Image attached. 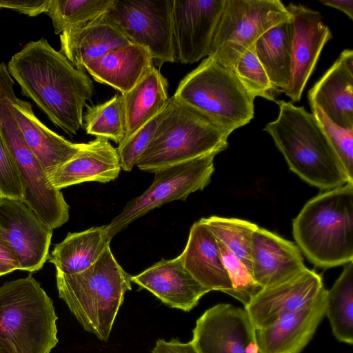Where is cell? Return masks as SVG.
Here are the masks:
<instances>
[{
	"label": "cell",
	"mask_w": 353,
	"mask_h": 353,
	"mask_svg": "<svg viewBox=\"0 0 353 353\" xmlns=\"http://www.w3.org/2000/svg\"><path fill=\"white\" fill-rule=\"evenodd\" d=\"M164 110V109H163ZM163 110L130 137L119 144L117 150L121 169L131 171L150 143L163 116Z\"/></svg>",
	"instance_id": "obj_35"
},
{
	"label": "cell",
	"mask_w": 353,
	"mask_h": 353,
	"mask_svg": "<svg viewBox=\"0 0 353 353\" xmlns=\"http://www.w3.org/2000/svg\"><path fill=\"white\" fill-rule=\"evenodd\" d=\"M224 0H172V29L176 61L194 63L208 57Z\"/></svg>",
	"instance_id": "obj_13"
},
{
	"label": "cell",
	"mask_w": 353,
	"mask_h": 353,
	"mask_svg": "<svg viewBox=\"0 0 353 353\" xmlns=\"http://www.w3.org/2000/svg\"><path fill=\"white\" fill-rule=\"evenodd\" d=\"M50 0H0V9H9L29 17L46 13Z\"/></svg>",
	"instance_id": "obj_37"
},
{
	"label": "cell",
	"mask_w": 353,
	"mask_h": 353,
	"mask_svg": "<svg viewBox=\"0 0 353 353\" xmlns=\"http://www.w3.org/2000/svg\"><path fill=\"white\" fill-rule=\"evenodd\" d=\"M286 9L292 17V76L289 85L282 90L293 102L299 101L306 83L313 72L321 52L332 37L318 11L301 4L290 3Z\"/></svg>",
	"instance_id": "obj_15"
},
{
	"label": "cell",
	"mask_w": 353,
	"mask_h": 353,
	"mask_svg": "<svg viewBox=\"0 0 353 353\" xmlns=\"http://www.w3.org/2000/svg\"><path fill=\"white\" fill-rule=\"evenodd\" d=\"M326 290L321 276L306 268L285 282L263 288L244 308L259 329L311 306Z\"/></svg>",
	"instance_id": "obj_14"
},
{
	"label": "cell",
	"mask_w": 353,
	"mask_h": 353,
	"mask_svg": "<svg viewBox=\"0 0 353 353\" xmlns=\"http://www.w3.org/2000/svg\"><path fill=\"white\" fill-rule=\"evenodd\" d=\"M217 242L223 264L232 283V297L245 307L263 288L256 283L252 274L242 262L221 242L218 240Z\"/></svg>",
	"instance_id": "obj_34"
},
{
	"label": "cell",
	"mask_w": 353,
	"mask_h": 353,
	"mask_svg": "<svg viewBox=\"0 0 353 353\" xmlns=\"http://www.w3.org/2000/svg\"><path fill=\"white\" fill-rule=\"evenodd\" d=\"M216 154H206L155 172L151 185L129 201L123 210L107 225L109 237L126 228L150 210L174 201H185L192 192L203 190L214 171Z\"/></svg>",
	"instance_id": "obj_10"
},
{
	"label": "cell",
	"mask_w": 353,
	"mask_h": 353,
	"mask_svg": "<svg viewBox=\"0 0 353 353\" xmlns=\"http://www.w3.org/2000/svg\"><path fill=\"white\" fill-rule=\"evenodd\" d=\"M152 353H198L191 341L182 343L176 339L166 341L159 339Z\"/></svg>",
	"instance_id": "obj_38"
},
{
	"label": "cell",
	"mask_w": 353,
	"mask_h": 353,
	"mask_svg": "<svg viewBox=\"0 0 353 353\" xmlns=\"http://www.w3.org/2000/svg\"><path fill=\"white\" fill-rule=\"evenodd\" d=\"M113 0H50L46 14L51 19L56 34L101 17Z\"/></svg>",
	"instance_id": "obj_31"
},
{
	"label": "cell",
	"mask_w": 353,
	"mask_h": 353,
	"mask_svg": "<svg viewBox=\"0 0 353 353\" xmlns=\"http://www.w3.org/2000/svg\"><path fill=\"white\" fill-rule=\"evenodd\" d=\"M311 108L317 107L334 123L353 128V51L344 50L308 92Z\"/></svg>",
	"instance_id": "obj_18"
},
{
	"label": "cell",
	"mask_w": 353,
	"mask_h": 353,
	"mask_svg": "<svg viewBox=\"0 0 353 353\" xmlns=\"http://www.w3.org/2000/svg\"><path fill=\"white\" fill-rule=\"evenodd\" d=\"M173 97L206 114L229 134L254 114L255 97L233 70L210 57L180 81Z\"/></svg>",
	"instance_id": "obj_7"
},
{
	"label": "cell",
	"mask_w": 353,
	"mask_h": 353,
	"mask_svg": "<svg viewBox=\"0 0 353 353\" xmlns=\"http://www.w3.org/2000/svg\"><path fill=\"white\" fill-rule=\"evenodd\" d=\"M233 72L245 87L254 97H261L274 101L271 91L275 88L258 59L254 46L246 50L235 65Z\"/></svg>",
	"instance_id": "obj_32"
},
{
	"label": "cell",
	"mask_w": 353,
	"mask_h": 353,
	"mask_svg": "<svg viewBox=\"0 0 353 353\" xmlns=\"http://www.w3.org/2000/svg\"><path fill=\"white\" fill-rule=\"evenodd\" d=\"M291 18L279 0H224L208 57L233 70L263 33Z\"/></svg>",
	"instance_id": "obj_8"
},
{
	"label": "cell",
	"mask_w": 353,
	"mask_h": 353,
	"mask_svg": "<svg viewBox=\"0 0 353 353\" xmlns=\"http://www.w3.org/2000/svg\"><path fill=\"white\" fill-rule=\"evenodd\" d=\"M320 2L325 6L332 7L343 12L350 19L353 20L352 0H321Z\"/></svg>",
	"instance_id": "obj_39"
},
{
	"label": "cell",
	"mask_w": 353,
	"mask_h": 353,
	"mask_svg": "<svg viewBox=\"0 0 353 353\" xmlns=\"http://www.w3.org/2000/svg\"><path fill=\"white\" fill-rule=\"evenodd\" d=\"M86 107L83 117L86 133L120 144L127 132L123 95L117 94L103 103Z\"/></svg>",
	"instance_id": "obj_29"
},
{
	"label": "cell",
	"mask_w": 353,
	"mask_h": 353,
	"mask_svg": "<svg viewBox=\"0 0 353 353\" xmlns=\"http://www.w3.org/2000/svg\"><path fill=\"white\" fill-rule=\"evenodd\" d=\"M121 167L117 148L109 140L97 137L84 143L72 159L48 174L58 190L88 181L108 183L116 179Z\"/></svg>",
	"instance_id": "obj_20"
},
{
	"label": "cell",
	"mask_w": 353,
	"mask_h": 353,
	"mask_svg": "<svg viewBox=\"0 0 353 353\" xmlns=\"http://www.w3.org/2000/svg\"><path fill=\"white\" fill-rule=\"evenodd\" d=\"M59 297L83 329L106 342L127 291L131 276L115 259L110 245L85 270L56 273Z\"/></svg>",
	"instance_id": "obj_4"
},
{
	"label": "cell",
	"mask_w": 353,
	"mask_h": 353,
	"mask_svg": "<svg viewBox=\"0 0 353 353\" xmlns=\"http://www.w3.org/2000/svg\"><path fill=\"white\" fill-rule=\"evenodd\" d=\"M0 263L8 265L16 270L20 269L16 256L4 244L0 242Z\"/></svg>",
	"instance_id": "obj_40"
},
{
	"label": "cell",
	"mask_w": 353,
	"mask_h": 353,
	"mask_svg": "<svg viewBox=\"0 0 353 353\" xmlns=\"http://www.w3.org/2000/svg\"><path fill=\"white\" fill-rule=\"evenodd\" d=\"M111 240L107 225L69 232L55 245L48 259L57 271L65 274L77 273L92 265L110 245Z\"/></svg>",
	"instance_id": "obj_25"
},
{
	"label": "cell",
	"mask_w": 353,
	"mask_h": 353,
	"mask_svg": "<svg viewBox=\"0 0 353 353\" xmlns=\"http://www.w3.org/2000/svg\"><path fill=\"white\" fill-rule=\"evenodd\" d=\"M311 108L312 114L318 121L345 172L353 181V128L340 127L319 108Z\"/></svg>",
	"instance_id": "obj_33"
},
{
	"label": "cell",
	"mask_w": 353,
	"mask_h": 353,
	"mask_svg": "<svg viewBox=\"0 0 353 353\" xmlns=\"http://www.w3.org/2000/svg\"><path fill=\"white\" fill-rule=\"evenodd\" d=\"M327 290L311 306L256 329L260 353H301L325 316Z\"/></svg>",
	"instance_id": "obj_19"
},
{
	"label": "cell",
	"mask_w": 353,
	"mask_h": 353,
	"mask_svg": "<svg viewBox=\"0 0 353 353\" xmlns=\"http://www.w3.org/2000/svg\"><path fill=\"white\" fill-rule=\"evenodd\" d=\"M229 135L206 114L172 96L136 165L155 173L206 154H217L227 148Z\"/></svg>",
	"instance_id": "obj_5"
},
{
	"label": "cell",
	"mask_w": 353,
	"mask_h": 353,
	"mask_svg": "<svg viewBox=\"0 0 353 353\" xmlns=\"http://www.w3.org/2000/svg\"><path fill=\"white\" fill-rule=\"evenodd\" d=\"M325 316L334 337L353 343V262L345 264L339 277L327 291Z\"/></svg>",
	"instance_id": "obj_28"
},
{
	"label": "cell",
	"mask_w": 353,
	"mask_h": 353,
	"mask_svg": "<svg viewBox=\"0 0 353 353\" xmlns=\"http://www.w3.org/2000/svg\"><path fill=\"white\" fill-rule=\"evenodd\" d=\"M168 85L167 79L154 66L134 88L122 94L127 118V132L123 141L165 108L170 99Z\"/></svg>",
	"instance_id": "obj_27"
},
{
	"label": "cell",
	"mask_w": 353,
	"mask_h": 353,
	"mask_svg": "<svg viewBox=\"0 0 353 353\" xmlns=\"http://www.w3.org/2000/svg\"><path fill=\"white\" fill-rule=\"evenodd\" d=\"M131 282L145 289L170 307L189 312L200 299L210 292L185 269L180 255L161 259L139 274Z\"/></svg>",
	"instance_id": "obj_16"
},
{
	"label": "cell",
	"mask_w": 353,
	"mask_h": 353,
	"mask_svg": "<svg viewBox=\"0 0 353 353\" xmlns=\"http://www.w3.org/2000/svg\"><path fill=\"white\" fill-rule=\"evenodd\" d=\"M172 0H113L99 19L117 28L129 41L147 48L156 64L175 62Z\"/></svg>",
	"instance_id": "obj_9"
},
{
	"label": "cell",
	"mask_w": 353,
	"mask_h": 353,
	"mask_svg": "<svg viewBox=\"0 0 353 353\" xmlns=\"http://www.w3.org/2000/svg\"><path fill=\"white\" fill-rule=\"evenodd\" d=\"M23 94L68 134L83 126V108L94 94L91 79L76 68L46 39L27 43L8 63Z\"/></svg>",
	"instance_id": "obj_1"
},
{
	"label": "cell",
	"mask_w": 353,
	"mask_h": 353,
	"mask_svg": "<svg viewBox=\"0 0 353 353\" xmlns=\"http://www.w3.org/2000/svg\"><path fill=\"white\" fill-rule=\"evenodd\" d=\"M298 248L314 265L330 268L353 261V183L310 199L292 222Z\"/></svg>",
	"instance_id": "obj_3"
},
{
	"label": "cell",
	"mask_w": 353,
	"mask_h": 353,
	"mask_svg": "<svg viewBox=\"0 0 353 353\" xmlns=\"http://www.w3.org/2000/svg\"><path fill=\"white\" fill-rule=\"evenodd\" d=\"M52 299L30 274L0 286V341L10 353H50L57 345Z\"/></svg>",
	"instance_id": "obj_6"
},
{
	"label": "cell",
	"mask_w": 353,
	"mask_h": 353,
	"mask_svg": "<svg viewBox=\"0 0 353 353\" xmlns=\"http://www.w3.org/2000/svg\"><path fill=\"white\" fill-rule=\"evenodd\" d=\"M198 353H260L245 308L219 303L197 319L191 341Z\"/></svg>",
	"instance_id": "obj_11"
},
{
	"label": "cell",
	"mask_w": 353,
	"mask_h": 353,
	"mask_svg": "<svg viewBox=\"0 0 353 353\" xmlns=\"http://www.w3.org/2000/svg\"><path fill=\"white\" fill-rule=\"evenodd\" d=\"M199 221L210 230L216 239L235 255L252 274V239L258 225L242 219L217 216L202 218Z\"/></svg>",
	"instance_id": "obj_30"
},
{
	"label": "cell",
	"mask_w": 353,
	"mask_h": 353,
	"mask_svg": "<svg viewBox=\"0 0 353 353\" xmlns=\"http://www.w3.org/2000/svg\"><path fill=\"white\" fill-rule=\"evenodd\" d=\"M15 270L8 265L0 263V277L12 272Z\"/></svg>",
	"instance_id": "obj_41"
},
{
	"label": "cell",
	"mask_w": 353,
	"mask_h": 353,
	"mask_svg": "<svg viewBox=\"0 0 353 353\" xmlns=\"http://www.w3.org/2000/svg\"><path fill=\"white\" fill-rule=\"evenodd\" d=\"M13 108L28 147L48 174L72 159L83 148V143L70 142L43 124L34 114L30 103L16 96Z\"/></svg>",
	"instance_id": "obj_23"
},
{
	"label": "cell",
	"mask_w": 353,
	"mask_h": 353,
	"mask_svg": "<svg viewBox=\"0 0 353 353\" xmlns=\"http://www.w3.org/2000/svg\"><path fill=\"white\" fill-rule=\"evenodd\" d=\"M23 194L18 168L0 133V197L21 201Z\"/></svg>",
	"instance_id": "obj_36"
},
{
	"label": "cell",
	"mask_w": 353,
	"mask_h": 353,
	"mask_svg": "<svg viewBox=\"0 0 353 353\" xmlns=\"http://www.w3.org/2000/svg\"><path fill=\"white\" fill-rule=\"evenodd\" d=\"M0 353H10L6 346L0 341Z\"/></svg>",
	"instance_id": "obj_42"
},
{
	"label": "cell",
	"mask_w": 353,
	"mask_h": 353,
	"mask_svg": "<svg viewBox=\"0 0 353 353\" xmlns=\"http://www.w3.org/2000/svg\"><path fill=\"white\" fill-rule=\"evenodd\" d=\"M251 260L252 276L262 288L285 282L307 268L295 243L259 227L252 235Z\"/></svg>",
	"instance_id": "obj_17"
},
{
	"label": "cell",
	"mask_w": 353,
	"mask_h": 353,
	"mask_svg": "<svg viewBox=\"0 0 353 353\" xmlns=\"http://www.w3.org/2000/svg\"><path fill=\"white\" fill-rule=\"evenodd\" d=\"M275 101L278 117L263 130L272 137L290 170L321 190L353 183L314 116L291 101Z\"/></svg>",
	"instance_id": "obj_2"
},
{
	"label": "cell",
	"mask_w": 353,
	"mask_h": 353,
	"mask_svg": "<svg viewBox=\"0 0 353 353\" xmlns=\"http://www.w3.org/2000/svg\"><path fill=\"white\" fill-rule=\"evenodd\" d=\"M52 236L21 201L0 197V242L16 256L19 270L34 272L43 268Z\"/></svg>",
	"instance_id": "obj_12"
},
{
	"label": "cell",
	"mask_w": 353,
	"mask_h": 353,
	"mask_svg": "<svg viewBox=\"0 0 353 353\" xmlns=\"http://www.w3.org/2000/svg\"><path fill=\"white\" fill-rule=\"evenodd\" d=\"M153 62L147 48L131 43L90 61L84 70L98 83L125 94L150 71Z\"/></svg>",
	"instance_id": "obj_22"
},
{
	"label": "cell",
	"mask_w": 353,
	"mask_h": 353,
	"mask_svg": "<svg viewBox=\"0 0 353 353\" xmlns=\"http://www.w3.org/2000/svg\"><path fill=\"white\" fill-rule=\"evenodd\" d=\"M117 28L99 18L60 34V52L76 68L110 50L131 43Z\"/></svg>",
	"instance_id": "obj_24"
},
{
	"label": "cell",
	"mask_w": 353,
	"mask_h": 353,
	"mask_svg": "<svg viewBox=\"0 0 353 353\" xmlns=\"http://www.w3.org/2000/svg\"><path fill=\"white\" fill-rule=\"evenodd\" d=\"M190 274L210 291L233 296V288L223 264L217 240L201 221L190 228L186 245L180 254Z\"/></svg>",
	"instance_id": "obj_21"
},
{
	"label": "cell",
	"mask_w": 353,
	"mask_h": 353,
	"mask_svg": "<svg viewBox=\"0 0 353 353\" xmlns=\"http://www.w3.org/2000/svg\"><path fill=\"white\" fill-rule=\"evenodd\" d=\"M293 37L292 17L267 30L254 45L256 55L271 83L281 91L288 87L291 79Z\"/></svg>",
	"instance_id": "obj_26"
}]
</instances>
